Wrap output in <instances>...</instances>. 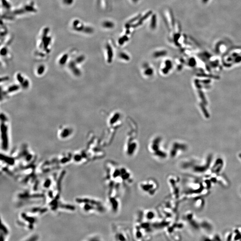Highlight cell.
<instances>
[{
	"label": "cell",
	"instance_id": "4",
	"mask_svg": "<svg viewBox=\"0 0 241 241\" xmlns=\"http://www.w3.org/2000/svg\"><path fill=\"white\" fill-rule=\"evenodd\" d=\"M149 151L156 160L164 161L169 158L168 151L165 150L158 142H153L150 144Z\"/></svg>",
	"mask_w": 241,
	"mask_h": 241
},
{
	"label": "cell",
	"instance_id": "5",
	"mask_svg": "<svg viewBox=\"0 0 241 241\" xmlns=\"http://www.w3.org/2000/svg\"><path fill=\"white\" fill-rule=\"evenodd\" d=\"M107 206L114 214L117 213L121 208V203L117 189H109L107 197Z\"/></svg>",
	"mask_w": 241,
	"mask_h": 241
},
{
	"label": "cell",
	"instance_id": "7",
	"mask_svg": "<svg viewBox=\"0 0 241 241\" xmlns=\"http://www.w3.org/2000/svg\"><path fill=\"white\" fill-rule=\"evenodd\" d=\"M44 71V67L43 66H41L40 67H39L38 68L37 73L38 74H41L42 73H43Z\"/></svg>",
	"mask_w": 241,
	"mask_h": 241
},
{
	"label": "cell",
	"instance_id": "1",
	"mask_svg": "<svg viewBox=\"0 0 241 241\" xmlns=\"http://www.w3.org/2000/svg\"><path fill=\"white\" fill-rule=\"evenodd\" d=\"M105 181L109 189H116L121 185H130L134 181V176L130 169L109 161L105 165Z\"/></svg>",
	"mask_w": 241,
	"mask_h": 241
},
{
	"label": "cell",
	"instance_id": "8",
	"mask_svg": "<svg viewBox=\"0 0 241 241\" xmlns=\"http://www.w3.org/2000/svg\"><path fill=\"white\" fill-rule=\"evenodd\" d=\"M114 26V24L110 22L106 21L104 23V26H105V27H107V28H111L112 26Z\"/></svg>",
	"mask_w": 241,
	"mask_h": 241
},
{
	"label": "cell",
	"instance_id": "2",
	"mask_svg": "<svg viewBox=\"0 0 241 241\" xmlns=\"http://www.w3.org/2000/svg\"><path fill=\"white\" fill-rule=\"evenodd\" d=\"M78 204H82L80 205L83 211L88 213L102 214L106 211V206L100 200L93 198H80L76 200Z\"/></svg>",
	"mask_w": 241,
	"mask_h": 241
},
{
	"label": "cell",
	"instance_id": "3",
	"mask_svg": "<svg viewBox=\"0 0 241 241\" xmlns=\"http://www.w3.org/2000/svg\"><path fill=\"white\" fill-rule=\"evenodd\" d=\"M158 181L153 177H149L139 182L138 189L143 194L148 197H152L157 194L159 189Z\"/></svg>",
	"mask_w": 241,
	"mask_h": 241
},
{
	"label": "cell",
	"instance_id": "6",
	"mask_svg": "<svg viewBox=\"0 0 241 241\" xmlns=\"http://www.w3.org/2000/svg\"><path fill=\"white\" fill-rule=\"evenodd\" d=\"M143 216L146 220H153L156 218V213L154 210H146L145 212H144Z\"/></svg>",
	"mask_w": 241,
	"mask_h": 241
}]
</instances>
